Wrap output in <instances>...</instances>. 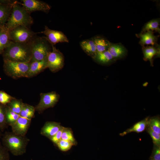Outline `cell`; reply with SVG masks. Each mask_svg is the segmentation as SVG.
Returning a JSON list of instances; mask_svg holds the SVG:
<instances>
[{
  "instance_id": "6da1fadb",
  "label": "cell",
  "mask_w": 160,
  "mask_h": 160,
  "mask_svg": "<svg viewBox=\"0 0 160 160\" xmlns=\"http://www.w3.org/2000/svg\"><path fill=\"white\" fill-rule=\"evenodd\" d=\"M31 42L23 43L11 41L2 54L3 59L19 62L30 63L32 58Z\"/></svg>"
},
{
  "instance_id": "7a4b0ae2",
  "label": "cell",
  "mask_w": 160,
  "mask_h": 160,
  "mask_svg": "<svg viewBox=\"0 0 160 160\" xmlns=\"http://www.w3.org/2000/svg\"><path fill=\"white\" fill-rule=\"evenodd\" d=\"M33 23L30 13L18 1L13 5L11 14L5 25L9 31L19 26L29 28Z\"/></svg>"
},
{
  "instance_id": "3957f363",
  "label": "cell",
  "mask_w": 160,
  "mask_h": 160,
  "mask_svg": "<svg viewBox=\"0 0 160 160\" xmlns=\"http://www.w3.org/2000/svg\"><path fill=\"white\" fill-rule=\"evenodd\" d=\"M32 58L30 62L47 58L52 50L51 44L46 37L37 36L31 42Z\"/></svg>"
},
{
  "instance_id": "277c9868",
  "label": "cell",
  "mask_w": 160,
  "mask_h": 160,
  "mask_svg": "<svg viewBox=\"0 0 160 160\" xmlns=\"http://www.w3.org/2000/svg\"><path fill=\"white\" fill-rule=\"evenodd\" d=\"M3 146L16 156L23 154L25 152V140L20 135L6 133L3 137Z\"/></svg>"
},
{
  "instance_id": "5b68a950",
  "label": "cell",
  "mask_w": 160,
  "mask_h": 160,
  "mask_svg": "<svg viewBox=\"0 0 160 160\" xmlns=\"http://www.w3.org/2000/svg\"><path fill=\"white\" fill-rule=\"evenodd\" d=\"M3 68L6 74L14 79L27 77L30 63H21L3 59Z\"/></svg>"
},
{
  "instance_id": "8992f818",
  "label": "cell",
  "mask_w": 160,
  "mask_h": 160,
  "mask_svg": "<svg viewBox=\"0 0 160 160\" xmlns=\"http://www.w3.org/2000/svg\"><path fill=\"white\" fill-rule=\"evenodd\" d=\"M35 33L29 28L19 26L9 31L10 40L12 41L23 43H31L36 36Z\"/></svg>"
},
{
  "instance_id": "52a82bcc",
  "label": "cell",
  "mask_w": 160,
  "mask_h": 160,
  "mask_svg": "<svg viewBox=\"0 0 160 160\" xmlns=\"http://www.w3.org/2000/svg\"><path fill=\"white\" fill-rule=\"evenodd\" d=\"M52 50L47 57L48 68L52 72H55L63 68L64 59L63 54L56 48L55 45H52Z\"/></svg>"
},
{
  "instance_id": "ba28073f",
  "label": "cell",
  "mask_w": 160,
  "mask_h": 160,
  "mask_svg": "<svg viewBox=\"0 0 160 160\" xmlns=\"http://www.w3.org/2000/svg\"><path fill=\"white\" fill-rule=\"evenodd\" d=\"M40 100L36 107V109L39 112H41L45 109L53 107L59 100V95L55 92L40 94Z\"/></svg>"
},
{
  "instance_id": "9c48e42d",
  "label": "cell",
  "mask_w": 160,
  "mask_h": 160,
  "mask_svg": "<svg viewBox=\"0 0 160 160\" xmlns=\"http://www.w3.org/2000/svg\"><path fill=\"white\" fill-rule=\"evenodd\" d=\"M20 4L28 12L41 11L48 13L51 8V7L48 4L42 1L38 0H22Z\"/></svg>"
},
{
  "instance_id": "30bf717a",
  "label": "cell",
  "mask_w": 160,
  "mask_h": 160,
  "mask_svg": "<svg viewBox=\"0 0 160 160\" xmlns=\"http://www.w3.org/2000/svg\"><path fill=\"white\" fill-rule=\"evenodd\" d=\"M38 33L44 34L50 44L55 45L58 43H68L69 40L67 36L62 32L50 29L47 26L44 31Z\"/></svg>"
},
{
  "instance_id": "8fae6325",
  "label": "cell",
  "mask_w": 160,
  "mask_h": 160,
  "mask_svg": "<svg viewBox=\"0 0 160 160\" xmlns=\"http://www.w3.org/2000/svg\"><path fill=\"white\" fill-rule=\"evenodd\" d=\"M30 120L31 119L20 116L15 122L11 124L15 134L21 136L24 135L27 130Z\"/></svg>"
},
{
  "instance_id": "7c38bea8",
  "label": "cell",
  "mask_w": 160,
  "mask_h": 160,
  "mask_svg": "<svg viewBox=\"0 0 160 160\" xmlns=\"http://www.w3.org/2000/svg\"><path fill=\"white\" fill-rule=\"evenodd\" d=\"M47 68V58L41 60L30 62L27 78L34 76Z\"/></svg>"
},
{
  "instance_id": "4fadbf2b",
  "label": "cell",
  "mask_w": 160,
  "mask_h": 160,
  "mask_svg": "<svg viewBox=\"0 0 160 160\" xmlns=\"http://www.w3.org/2000/svg\"><path fill=\"white\" fill-rule=\"evenodd\" d=\"M61 126L59 123L53 121L47 122L42 128L41 134L50 139L58 132Z\"/></svg>"
},
{
  "instance_id": "5bb4252c",
  "label": "cell",
  "mask_w": 160,
  "mask_h": 160,
  "mask_svg": "<svg viewBox=\"0 0 160 160\" xmlns=\"http://www.w3.org/2000/svg\"><path fill=\"white\" fill-rule=\"evenodd\" d=\"M108 50L114 60L124 57L127 52L125 47L119 44L110 43Z\"/></svg>"
},
{
  "instance_id": "9a60e30c",
  "label": "cell",
  "mask_w": 160,
  "mask_h": 160,
  "mask_svg": "<svg viewBox=\"0 0 160 160\" xmlns=\"http://www.w3.org/2000/svg\"><path fill=\"white\" fill-rule=\"evenodd\" d=\"M11 41L9 30L5 25L0 26V54H2Z\"/></svg>"
},
{
  "instance_id": "2e32d148",
  "label": "cell",
  "mask_w": 160,
  "mask_h": 160,
  "mask_svg": "<svg viewBox=\"0 0 160 160\" xmlns=\"http://www.w3.org/2000/svg\"><path fill=\"white\" fill-rule=\"evenodd\" d=\"M140 40V44L143 47L145 45L151 44L154 45L156 44L158 36H155L152 31H149L139 35Z\"/></svg>"
},
{
  "instance_id": "e0dca14e",
  "label": "cell",
  "mask_w": 160,
  "mask_h": 160,
  "mask_svg": "<svg viewBox=\"0 0 160 160\" xmlns=\"http://www.w3.org/2000/svg\"><path fill=\"white\" fill-rule=\"evenodd\" d=\"M80 46L88 55L93 58L97 53L95 44L93 39L84 40L81 42Z\"/></svg>"
},
{
  "instance_id": "ac0fdd59",
  "label": "cell",
  "mask_w": 160,
  "mask_h": 160,
  "mask_svg": "<svg viewBox=\"0 0 160 160\" xmlns=\"http://www.w3.org/2000/svg\"><path fill=\"white\" fill-rule=\"evenodd\" d=\"M12 6L0 4V26L5 25L7 22L11 14Z\"/></svg>"
},
{
  "instance_id": "d6986e66",
  "label": "cell",
  "mask_w": 160,
  "mask_h": 160,
  "mask_svg": "<svg viewBox=\"0 0 160 160\" xmlns=\"http://www.w3.org/2000/svg\"><path fill=\"white\" fill-rule=\"evenodd\" d=\"M93 58L99 63L103 64L110 63L114 60L108 50L97 52Z\"/></svg>"
},
{
  "instance_id": "ffe728a7",
  "label": "cell",
  "mask_w": 160,
  "mask_h": 160,
  "mask_svg": "<svg viewBox=\"0 0 160 160\" xmlns=\"http://www.w3.org/2000/svg\"><path fill=\"white\" fill-rule=\"evenodd\" d=\"M96 46L97 52H100L108 50L110 43L104 38L97 36L93 39Z\"/></svg>"
},
{
  "instance_id": "44dd1931",
  "label": "cell",
  "mask_w": 160,
  "mask_h": 160,
  "mask_svg": "<svg viewBox=\"0 0 160 160\" xmlns=\"http://www.w3.org/2000/svg\"><path fill=\"white\" fill-rule=\"evenodd\" d=\"M148 123L147 119L139 121L134 125L132 127L120 134L121 136H124L127 134L132 132H141L145 130Z\"/></svg>"
},
{
  "instance_id": "7402d4cb",
  "label": "cell",
  "mask_w": 160,
  "mask_h": 160,
  "mask_svg": "<svg viewBox=\"0 0 160 160\" xmlns=\"http://www.w3.org/2000/svg\"><path fill=\"white\" fill-rule=\"evenodd\" d=\"M144 59L145 61H149L151 66L153 65V58L159 54V50L154 47L149 46L144 47L143 49Z\"/></svg>"
},
{
  "instance_id": "603a6c76",
  "label": "cell",
  "mask_w": 160,
  "mask_h": 160,
  "mask_svg": "<svg viewBox=\"0 0 160 160\" xmlns=\"http://www.w3.org/2000/svg\"><path fill=\"white\" fill-rule=\"evenodd\" d=\"M35 108L33 106L26 104H23L19 114L20 116L31 119L34 115Z\"/></svg>"
},
{
  "instance_id": "cb8c5ba5",
  "label": "cell",
  "mask_w": 160,
  "mask_h": 160,
  "mask_svg": "<svg viewBox=\"0 0 160 160\" xmlns=\"http://www.w3.org/2000/svg\"><path fill=\"white\" fill-rule=\"evenodd\" d=\"M159 23L160 20L159 19H154L149 21L145 25L142 29V33L153 30H155L159 33Z\"/></svg>"
},
{
  "instance_id": "d4e9b609",
  "label": "cell",
  "mask_w": 160,
  "mask_h": 160,
  "mask_svg": "<svg viewBox=\"0 0 160 160\" xmlns=\"http://www.w3.org/2000/svg\"><path fill=\"white\" fill-rule=\"evenodd\" d=\"M61 139L71 142L74 145L77 144V141L73 136V132L71 128L65 127L62 132Z\"/></svg>"
},
{
  "instance_id": "484cf974",
  "label": "cell",
  "mask_w": 160,
  "mask_h": 160,
  "mask_svg": "<svg viewBox=\"0 0 160 160\" xmlns=\"http://www.w3.org/2000/svg\"><path fill=\"white\" fill-rule=\"evenodd\" d=\"M5 109L6 122L11 125L16 121L20 115L12 111L8 107H5Z\"/></svg>"
},
{
  "instance_id": "4316f807",
  "label": "cell",
  "mask_w": 160,
  "mask_h": 160,
  "mask_svg": "<svg viewBox=\"0 0 160 160\" xmlns=\"http://www.w3.org/2000/svg\"><path fill=\"white\" fill-rule=\"evenodd\" d=\"M23 103L19 100L14 99L8 104V106L11 110L19 115L21 111Z\"/></svg>"
},
{
  "instance_id": "83f0119b",
  "label": "cell",
  "mask_w": 160,
  "mask_h": 160,
  "mask_svg": "<svg viewBox=\"0 0 160 160\" xmlns=\"http://www.w3.org/2000/svg\"><path fill=\"white\" fill-rule=\"evenodd\" d=\"M57 145L61 151L66 152L70 150L74 145L69 141L61 139L57 144Z\"/></svg>"
},
{
  "instance_id": "f1b7e54d",
  "label": "cell",
  "mask_w": 160,
  "mask_h": 160,
  "mask_svg": "<svg viewBox=\"0 0 160 160\" xmlns=\"http://www.w3.org/2000/svg\"><path fill=\"white\" fill-rule=\"evenodd\" d=\"M149 122L150 128L155 132L160 134V121L156 118L151 119Z\"/></svg>"
},
{
  "instance_id": "f546056e",
  "label": "cell",
  "mask_w": 160,
  "mask_h": 160,
  "mask_svg": "<svg viewBox=\"0 0 160 160\" xmlns=\"http://www.w3.org/2000/svg\"><path fill=\"white\" fill-rule=\"evenodd\" d=\"M15 98L4 91L0 90V104L5 105L9 103Z\"/></svg>"
},
{
  "instance_id": "4dcf8cb0",
  "label": "cell",
  "mask_w": 160,
  "mask_h": 160,
  "mask_svg": "<svg viewBox=\"0 0 160 160\" xmlns=\"http://www.w3.org/2000/svg\"><path fill=\"white\" fill-rule=\"evenodd\" d=\"M4 106L0 104V130L3 129L7 123L5 117V109Z\"/></svg>"
},
{
  "instance_id": "1f68e13d",
  "label": "cell",
  "mask_w": 160,
  "mask_h": 160,
  "mask_svg": "<svg viewBox=\"0 0 160 160\" xmlns=\"http://www.w3.org/2000/svg\"><path fill=\"white\" fill-rule=\"evenodd\" d=\"M148 132L151 136L154 143L158 146L159 145L160 143V134L154 132L150 128L148 130Z\"/></svg>"
},
{
  "instance_id": "d6a6232c",
  "label": "cell",
  "mask_w": 160,
  "mask_h": 160,
  "mask_svg": "<svg viewBox=\"0 0 160 160\" xmlns=\"http://www.w3.org/2000/svg\"><path fill=\"white\" fill-rule=\"evenodd\" d=\"M64 127L62 126L60 130L52 137L49 139L55 144H57L61 140V136Z\"/></svg>"
},
{
  "instance_id": "836d02e7",
  "label": "cell",
  "mask_w": 160,
  "mask_h": 160,
  "mask_svg": "<svg viewBox=\"0 0 160 160\" xmlns=\"http://www.w3.org/2000/svg\"><path fill=\"white\" fill-rule=\"evenodd\" d=\"M8 151L0 143V160H9Z\"/></svg>"
},
{
  "instance_id": "e575fe53",
  "label": "cell",
  "mask_w": 160,
  "mask_h": 160,
  "mask_svg": "<svg viewBox=\"0 0 160 160\" xmlns=\"http://www.w3.org/2000/svg\"><path fill=\"white\" fill-rule=\"evenodd\" d=\"M153 159L154 160H160V148L159 147L157 148L153 153Z\"/></svg>"
},
{
  "instance_id": "d590c367",
  "label": "cell",
  "mask_w": 160,
  "mask_h": 160,
  "mask_svg": "<svg viewBox=\"0 0 160 160\" xmlns=\"http://www.w3.org/2000/svg\"><path fill=\"white\" fill-rule=\"evenodd\" d=\"M18 2V1L16 0H0V4L13 5L14 4Z\"/></svg>"
},
{
  "instance_id": "8d00e7d4",
  "label": "cell",
  "mask_w": 160,
  "mask_h": 160,
  "mask_svg": "<svg viewBox=\"0 0 160 160\" xmlns=\"http://www.w3.org/2000/svg\"><path fill=\"white\" fill-rule=\"evenodd\" d=\"M1 136V132H0V137Z\"/></svg>"
},
{
  "instance_id": "74e56055",
  "label": "cell",
  "mask_w": 160,
  "mask_h": 160,
  "mask_svg": "<svg viewBox=\"0 0 160 160\" xmlns=\"http://www.w3.org/2000/svg\"><path fill=\"white\" fill-rule=\"evenodd\" d=\"M151 160H153V159H152Z\"/></svg>"
}]
</instances>
